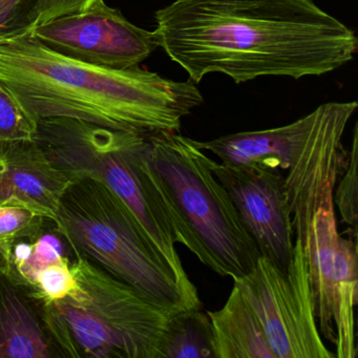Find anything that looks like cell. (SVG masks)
Segmentation results:
<instances>
[{
    "mask_svg": "<svg viewBox=\"0 0 358 358\" xmlns=\"http://www.w3.org/2000/svg\"><path fill=\"white\" fill-rule=\"evenodd\" d=\"M34 141L72 181L92 179L110 188L133 211L161 255L177 257L171 213L150 162V136L48 118L37 122Z\"/></svg>",
    "mask_w": 358,
    "mask_h": 358,
    "instance_id": "8992f818",
    "label": "cell"
},
{
    "mask_svg": "<svg viewBox=\"0 0 358 358\" xmlns=\"http://www.w3.org/2000/svg\"><path fill=\"white\" fill-rule=\"evenodd\" d=\"M150 161L171 211L177 244L223 278L250 273L261 255L196 140L178 133L150 136Z\"/></svg>",
    "mask_w": 358,
    "mask_h": 358,
    "instance_id": "5b68a950",
    "label": "cell"
},
{
    "mask_svg": "<svg viewBox=\"0 0 358 358\" xmlns=\"http://www.w3.org/2000/svg\"><path fill=\"white\" fill-rule=\"evenodd\" d=\"M37 0H0V37L24 32Z\"/></svg>",
    "mask_w": 358,
    "mask_h": 358,
    "instance_id": "ffe728a7",
    "label": "cell"
},
{
    "mask_svg": "<svg viewBox=\"0 0 358 358\" xmlns=\"http://www.w3.org/2000/svg\"><path fill=\"white\" fill-rule=\"evenodd\" d=\"M76 257L70 292L41 305L52 345L70 357L161 358L169 322L184 309L158 303Z\"/></svg>",
    "mask_w": 358,
    "mask_h": 358,
    "instance_id": "277c9868",
    "label": "cell"
},
{
    "mask_svg": "<svg viewBox=\"0 0 358 358\" xmlns=\"http://www.w3.org/2000/svg\"><path fill=\"white\" fill-rule=\"evenodd\" d=\"M45 220L24 207L0 205V248L38 234Z\"/></svg>",
    "mask_w": 358,
    "mask_h": 358,
    "instance_id": "ac0fdd59",
    "label": "cell"
},
{
    "mask_svg": "<svg viewBox=\"0 0 358 358\" xmlns=\"http://www.w3.org/2000/svg\"><path fill=\"white\" fill-rule=\"evenodd\" d=\"M357 142L358 129L355 124L345 167L339 175L333 192V201L341 213V223L347 226V234L357 240Z\"/></svg>",
    "mask_w": 358,
    "mask_h": 358,
    "instance_id": "2e32d148",
    "label": "cell"
},
{
    "mask_svg": "<svg viewBox=\"0 0 358 358\" xmlns=\"http://www.w3.org/2000/svg\"><path fill=\"white\" fill-rule=\"evenodd\" d=\"M161 358H217L207 312L202 308L178 312L169 322Z\"/></svg>",
    "mask_w": 358,
    "mask_h": 358,
    "instance_id": "9a60e30c",
    "label": "cell"
},
{
    "mask_svg": "<svg viewBox=\"0 0 358 358\" xmlns=\"http://www.w3.org/2000/svg\"><path fill=\"white\" fill-rule=\"evenodd\" d=\"M217 358H275L263 326L236 285L221 309L207 311Z\"/></svg>",
    "mask_w": 358,
    "mask_h": 358,
    "instance_id": "5bb4252c",
    "label": "cell"
},
{
    "mask_svg": "<svg viewBox=\"0 0 358 358\" xmlns=\"http://www.w3.org/2000/svg\"><path fill=\"white\" fill-rule=\"evenodd\" d=\"M55 227L76 255L158 303L184 310L202 308L199 291L178 280L133 211L104 184L73 181L62 196Z\"/></svg>",
    "mask_w": 358,
    "mask_h": 358,
    "instance_id": "52a82bcc",
    "label": "cell"
},
{
    "mask_svg": "<svg viewBox=\"0 0 358 358\" xmlns=\"http://www.w3.org/2000/svg\"><path fill=\"white\" fill-rule=\"evenodd\" d=\"M29 32L62 55L112 70L137 68L159 48L155 31L131 24L104 0Z\"/></svg>",
    "mask_w": 358,
    "mask_h": 358,
    "instance_id": "9c48e42d",
    "label": "cell"
},
{
    "mask_svg": "<svg viewBox=\"0 0 358 358\" xmlns=\"http://www.w3.org/2000/svg\"><path fill=\"white\" fill-rule=\"evenodd\" d=\"M52 348L28 294L3 274L0 278V358H50Z\"/></svg>",
    "mask_w": 358,
    "mask_h": 358,
    "instance_id": "4fadbf2b",
    "label": "cell"
},
{
    "mask_svg": "<svg viewBox=\"0 0 358 358\" xmlns=\"http://www.w3.org/2000/svg\"><path fill=\"white\" fill-rule=\"evenodd\" d=\"M36 129L37 123L0 83V154L14 144L33 141Z\"/></svg>",
    "mask_w": 358,
    "mask_h": 358,
    "instance_id": "e0dca14e",
    "label": "cell"
},
{
    "mask_svg": "<svg viewBox=\"0 0 358 358\" xmlns=\"http://www.w3.org/2000/svg\"><path fill=\"white\" fill-rule=\"evenodd\" d=\"M7 271V257H6L5 249L0 248V278Z\"/></svg>",
    "mask_w": 358,
    "mask_h": 358,
    "instance_id": "44dd1931",
    "label": "cell"
},
{
    "mask_svg": "<svg viewBox=\"0 0 358 358\" xmlns=\"http://www.w3.org/2000/svg\"><path fill=\"white\" fill-rule=\"evenodd\" d=\"M345 164L339 148L307 152L284 176L295 238L307 257L318 330L335 345V358H356L357 240L338 231L333 201Z\"/></svg>",
    "mask_w": 358,
    "mask_h": 358,
    "instance_id": "3957f363",
    "label": "cell"
},
{
    "mask_svg": "<svg viewBox=\"0 0 358 358\" xmlns=\"http://www.w3.org/2000/svg\"><path fill=\"white\" fill-rule=\"evenodd\" d=\"M96 0H37L27 22L26 31L56 18L76 13L95 3Z\"/></svg>",
    "mask_w": 358,
    "mask_h": 358,
    "instance_id": "d6986e66",
    "label": "cell"
},
{
    "mask_svg": "<svg viewBox=\"0 0 358 358\" xmlns=\"http://www.w3.org/2000/svg\"><path fill=\"white\" fill-rule=\"evenodd\" d=\"M210 167L261 257L287 270L294 252L295 234L284 173L265 165H229L213 159Z\"/></svg>",
    "mask_w": 358,
    "mask_h": 358,
    "instance_id": "30bf717a",
    "label": "cell"
},
{
    "mask_svg": "<svg viewBox=\"0 0 358 358\" xmlns=\"http://www.w3.org/2000/svg\"><path fill=\"white\" fill-rule=\"evenodd\" d=\"M232 280L257 313L275 358H335L318 330L309 267L299 238L285 271L261 257L250 273Z\"/></svg>",
    "mask_w": 358,
    "mask_h": 358,
    "instance_id": "ba28073f",
    "label": "cell"
},
{
    "mask_svg": "<svg viewBox=\"0 0 358 358\" xmlns=\"http://www.w3.org/2000/svg\"><path fill=\"white\" fill-rule=\"evenodd\" d=\"M72 182L34 140L0 154V205L24 207L56 225L62 196Z\"/></svg>",
    "mask_w": 358,
    "mask_h": 358,
    "instance_id": "8fae6325",
    "label": "cell"
},
{
    "mask_svg": "<svg viewBox=\"0 0 358 358\" xmlns=\"http://www.w3.org/2000/svg\"><path fill=\"white\" fill-rule=\"evenodd\" d=\"M0 83L35 122L68 118L152 136L178 133L203 103L192 80L137 68L112 70L45 47L29 31L0 37Z\"/></svg>",
    "mask_w": 358,
    "mask_h": 358,
    "instance_id": "7a4b0ae2",
    "label": "cell"
},
{
    "mask_svg": "<svg viewBox=\"0 0 358 358\" xmlns=\"http://www.w3.org/2000/svg\"><path fill=\"white\" fill-rule=\"evenodd\" d=\"M320 115L318 108L307 116L275 129L243 131L210 141H196L204 152L229 165L261 164L286 171L287 165L307 139Z\"/></svg>",
    "mask_w": 358,
    "mask_h": 358,
    "instance_id": "7c38bea8",
    "label": "cell"
},
{
    "mask_svg": "<svg viewBox=\"0 0 358 358\" xmlns=\"http://www.w3.org/2000/svg\"><path fill=\"white\" fill-rule=\"evenodd\" d=\"M156 22L159 47L192 83L322 76L358 50L354 31L312 0H173Z\"/></svg>",
    "mask_w": 358,
    "mask_h": 358,
    "instance_id": "6da1fadb",
    "label": "cell"
}]
</instances>
